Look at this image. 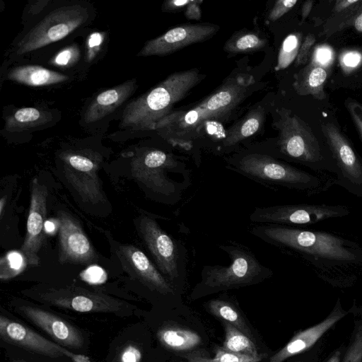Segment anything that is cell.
Here are the masks:
<instances>
[{
	"label": "cell",
	"instance_id": "6da1fadb",
	"mask_svg": "<svg viewBox=\"0 0 362 362\" xmlns=\"http://www.w3.org/2000/svg\"><path fill=\"white\" fill-rule=\"evenodd\" d=\"M255 83L250 74L233 73L194 106L171 111L156 124L153 130L170 144L189 151L203 135L205 124L228 119L252 93Z\"/></svg>",
	"mask_w": 362,
	"mask_h": 362
},
{
	"label": "cell",
	"instance_id": "7a4b0ae2",
	"mask_svg": "<svg viewBox=\"0 0 362 362\" xmlns=\"http://www.w3.org/2000/svg\"><path fill=\"white\" fill-rule=\"evenodd\" d=\"M250 232L273 246L300 255L322 270L362 263V248L334 234L278 224H257Z\"/></svg>",
	"mask_w": 362,
	"mask_h": 362
},
{
	"label": "cell",
	"instance_id": "3957f363",
	"mask_svg": "<svg viewBox=\"0 0 362 362\" xmlns=\"http://www.w3.org/2000/svg\"><path fill=\"white\" fill-rule=\"evenodd\" d=\"M133 177L157 202L175 205L192 184L185 160L171 153L153 148L141 151L131 161Z\"/></svg>",
	"mask_w": 362,
	"mask_h": 362
},
{
	"label": "cell",
	"instance_id": "277c9868",
	"mask_svg": "<svg viewBox=\"0 0 362 362\" xmlns=\"http://www.w3.org/2000/svg\"><path fill=\"white\" fill-rule=\"evenodd\" d=\"M205 77L198 69L175 72L153 88L132 100L124 107L120 126L133 131L153 130L173 105Z\"/></svg>",
	"mask_w": 362,
	"mask_h": 362
},
{
	"label": "cell",
	"instance_id": "5b68a950",
	"mask_svg": "<svg viewBox=\"0 0 362 362\" xmlns=\"http://www.w3.org/2000/svg\"><path fill=\"white\" fill-rule=\"evenodd\" d=\"M218 247L228 255L230 263L228 266H204L200 281L193 291L194 296L257 284L274 274L249 247L241 243L229 240L219 244Z\"/></svg>",
	"mask_w": 362,
	"mask_h": 362
},
{
	"label": "cell",
	"instance_id": "8992f818",
	"mask_svg": "<svg viewBox=\"0 0 362 362\" xmlns=\"http://www.w3.org/2000/svg\"><path fill=\"white\" fill-rule=\"evenodd\" d=\"M277 120L274 123L279 132L276 143L278 159L300 163L317 170H327L339 175V169L332 154H327L308 127L291 110H276Z\"/></svg>",
	"mask_w": 362,
	"mask_h": 362
},
{
	"label": "cell",
	"instance_id": "52a82bcc",
	"mask_svg": "<svg viewBox=\"0 0 362 362\" xmlns=\"http://www.w3.org/2000/svg\"><path fill=\"white\" fill-rule=\"evenodd\" d=\"M226 162L227 168L268 187L306 191L320 185L317 176L261 151L238 153Z\"/></svg>",
	"mask_w": 362,
	"mask_h": 362
},
{
	"label": "cell",
	"instance_id": "ba28073f",
	"mask_svg": "<svg viewBox=\"0 0 362 362\" xmlns=\"http://www.w3.org/2000/svg\"><path fill=\"white\" fill-rule=\"evenodd\" d=\"M135 224L158 269L177 291H180L187 276V250L185 244L168 233L149 215L142 214Z\"/></svg>",
	"mask_w": 362,
	"mask_h": 362
},
{
	"label": "cell",
	"instance_id": "9c48e42d",
	"mask_svg": "<svg viewBox=\"0 0 362 362\" xmlns=\"http://www.w3.org/2000/svg\"><path fill=\"white\" fill-rule=\"evenodd\" d=\"M28 296L42 303L78 312L119 313L131 308L126 302L104 293L75 286H48L31 288Z\"/></svg>",
	"mask_w": 362,
	"mask_h": 362
},
{
	"label": "cell",
	"instance_id": "30bf717a",
	"mask_svg": "<svg viewBox=\"0 0 362 362\" xmlns=\"http://www.w3.org/2000/svg\"><path fill=\"white\" fill-rule=\"evenodd\" d=\"M88 18L87 9L80 5L56 8L21 40L16 52L23 54L59 41L83 25Z\"/></svg>",
	"mask_w": 362,
	"mask_h": 362
},
{
	"label": "cell",
	"instance_id": "8fae6325",
	"mask_svg": "<svg viewBox=\"0 0 362 362\" xmlns=\"http://www.w3.org/2000/svg\"><path fill=\"white\" fill-rule=\"evenodd\" d=\"M349 214V209L342 205L283 204L256 206L249 215V219L256 225L278 224L297 227L316 224Z\"/></svg>",
	"mask_w": 362,
	"mask_h": 362
},
{
	"label": "cell",
	"instance_id": "7c38bea8",
	"mask_svg": "<svg viewBox=\"0 0 362 362\" xmlns=\"http://www.w3.org/2000/svg\"><path fill=\"white\" fill-rule=\"evenodd\" d=\"M64 176L83 202L102 203L105 197L98 176L102 156L88 149L69 150L60 155Z\"/></svg>",
	"mask_w": 362,
	"mask_h": 362
},
{
	"label": "cell",
	"instance_id": "4fadbf2b",
	"mask_svg": "<svg viewBox=\"0 0 362 362\" xmlns=\"http://www.w3.org/2000/svg\"><path fill=\"white\" fill-rule=\"evenodd\" d=\"M322 127L339 169L335 184L362 198V160L334 125L327 123Z\"/></svg>",
	"mask_w": 362,
	"mask_h": 362
},
{
	"label": "cell",
	"instance_id": "5bb4252c",
	"mask_svg": "<svg viewBox=\"0 0 362 362\" xmlns=\"http://www.w3.org/2000/svg\"><path fill=\"white\" fill-rule=\"evenodd\" d=\"M57 220L59 262L78 265L96 263L98 255L78 221L64 211L58 212Z\"/></svg>",
	"mask_w": 362,
	"mask_h": 362
},
{
	"label": "cell",
	"instance_id": "9a60e30c",
	"mask_svg": "<svg viewBox=\"0 0 362 362\" xmlns=\"http://www.w3.org/2000/svg\"><path fill=\"white\" fill-rule=\"evenodd\" d=\"M48 191L45 185L33 178L27 219L26 233L21 252L32 267L40 264L39 252L45 239V223Z\"/></svg>",
	"mask_w": 362,
	"mask_h": 362
},
{
	"label": "cell",
	"instance_id": "2e32d148",
	"mask_svg": "<svg viewBox=\"0 0 362 362\" xmlns=\"http://www.w3.org/2000/svg\"><path fill=\"white\" fill-rule=\"evenodd\" d=\"M123 269L148 290L163 296H173L177 291L154 263L137 247L119 243L115 249Z\"/></svg>",
	"mask_w": 362,
	"mask_h": 362
},
{
	"label": "cell",
	"instance_id": "e0dca14e",
	"mask_svg": "<svg viewBox=\"0 0 362 362\" xmlns=\"http://www.w3.org/2000/svg\"><path fill=\"white\" fill-rule=\"evenodd\" d=\"M219 26L211 24H186L174 27L163 35L147 41L137 56L166 55L211 37Z\"/></svg>",
	"mask_w": 362,
	"mask_h": 362
},
{
	"label": "cell",
	"instance_id": "ac0fdd59",
	"mask_svg": "<svg viewBox=\"0 0 362 362\" xmlns=\"http://www.w3.org/2000/svg\"><path fill=\"white\" fill-rule=\"evenodd\" d=\"M0 336L9 344L39 354L54 358L66 356L74 362H90L87 356L71 353L23 325L3 315L0 316Z\"/></svg>",
	"mask_w": 362,
	"mask_h": 362
},
{
	"label": "cell",
	"instance_id": "d6986e66",
	"mask_svg": "<svg viewBox=\"0 0 362 362\" xmlns=\"http://www.w3.org/2000/svg\"><path fill=\"white\" fill-rule=\"evenodd\" d=\"M16 310L60 344L73 348L83 346V338L79 331L59 317L28 305H18Z\"/></svg>",
	"mask_w": 362,
	"mask_h": 362
},
{
	"label": "cell",
	"instance_id": "ffe728a7",
	"mask_svg": "<svg viewBox=\"0 0 362 362\" xmlns=\"http://www.w3.org/2000/svg\"><path fill=\"white\" fill-rule=\"evenodd\" d=\"M339 300L330 314L318 324L296 333L268 362H284L313 346L324 334L346 315Z\"/></svg>",
	"mask_w": 362,
	"mask_h": 362
},
{
	"label": "cell",
	"instance_id": "44dd1931",
	"mask_svg": "<svg viewBox=\"0 0 362 362\" xmlns=\"http://www.w3.org/2000/svg\"><path fill=\"white\" fill-rule=\"evenodd\" d=\"M135 78L100 93L88 105L84 122L93 123L100 120L119 107L136 88Z\"/></svg>",
	"mask_w": 362,
	"mask_h": 362
},
{
	"label": "cell",
	"instance_id": "7402d4cb",
	"mask_svg": "<svg viewBox=\"0 0 362 362\" xmlns=\"http://www.w3.org/2000/svg\"><path fill=\"white\" fill-rule=\"evenodd\" d=\"M265 119L264 108L261 105L250 110L243 118L231 126L222 140V148H230L254 135L262 127Z\"/></svg>",
	"mask_w": 362,
	"mask_h": 362
},
{
	"label": "cell",
	"instance_id": "603a6c76",
	"mask_svg": "<svg viewBox=\"0 0 362 362\" xmlns=\"http://www.w3.org/2000/svg\"><path fill=\"white\" fill-rule=\"evenodd\" d=\"M8 78L29 86H43L64 82L69 77L41 66L24 65L11 69Z\"/></svg>",
	"mask_w": 362,
	"mask_h": 362
},
{
	"label": "cell",
	"instance_id": "cb8c5ba5",
	"mask_svg": "<svg viewBox=\"0 0 362 362\" xmlns=\"http://www.w3.org/2000/svg\"><path fill=\"white\" fill-rule=\"evenodd\" d=\"M51 120L52 115L48 112L35 107H23L6 117L4 128L8 132H20Z\"/></svg>",
	"mask_w": 362,
	"mask_h": 362
},
{
	"label": "cell",
	"instance_id": "d4e9b609",
	"mask_svg": "<svg viewBox=\"0 0 362 362\" xmlns=\"http://www.w3.org/2000/svg\"><path fill=\"white\" fill-rule=\"evenodd\" d=\"M158 337L164 346L179 351L192 349L202 342L201 337L196 332L179 327L162 329Z\"/></svg>",
	"mask_w": 362,
	"mask_h": 362
},
{
	"label": "cell",
	"instance_id": "484cf974",
	"mask_svg": "<svg viewBox=\"0 0 362 362\" xmlns=\"http://www.w3.org/2000/svg\"><path fill=\"white\" fill-rule=\"evenodd\" d=\"M207 308L211 313L228 322L254 341L250 327L231 302L223 298H214L207 303Z\"/></svg>",
	"mask_w": 362,
	"mask_h": 362
},
{
	"label": "cell",
	"instance_id": "4316f807",
	"mask_svg": "<svg viewBox=\"0 0 362 362\" xmlns=\"http://www.w3.org/2000/svg\"><path fill=\"white\" fill-rule=\"evenodd\" d=\"M225 328V341L222 349L236 354L257 356V351L254 341L248 336L238 330L237 328L223 322Z\"/></svg>",
	"mask_w": 362,
	"mask_h": 362
},
{
	"label": "cell",
	"instance_id": "83f0119b",
	"mask_svg": "<svg viewBox=\"0 0 362 362\" xmlns=\"http://www.w3.org/2000/svg\"><path fill=\"white\" fill-rule=\"evenodd\" d=\"M267 42L266 38L256 33L239 31L226 41L224 50L232 54L255 52L263 49Z\"/></svg>",
	"mask_w": 362,
	"mask_h": 362
},
{
	"label": "cell",
	"instance_id": "f1b7e54d",
	"mask_svg": "<svg viewBox=\"0 0 362 362\" xmlns=\"http://www.w3.org/2000/svg\"><path fill=\"white\" fill-rule=\"evenodd\" d=\"M28 262L21 252L10 251L0 260V278L9 280L20 274L26 267Z\"/></svg>",
	"mask_w": 362,
	"mask_h": 362
},
{
	"label": "cell",
	"instance_id": "f546056e",
	"mask_svg": "<svg viewBox=\"0 0 362 362\" xmlns=\"http://www.w3.org/2000/svg\"><path fill=\"white\" fill-rule=\"evenodd\" d=\"M300 42L298 34H290L284 39L279 49L275 71L284 69L293 62L297 57Z\"/></svg>",
	"mask_w": 362,
	"mask_h": 362
},
{
	"label": "cell",
	"instance_id": "4dcf8cb0",
	"mask_svg": "<svg viewBox=\"0 0 362 362\" xmlns=\"http://www.w3.org/2000/svg\"><path fill=\"white\" fill-rule=\"evenodd\" d=\"M264 356L259 354L257 356L240 355L227 351L222 348L218 349L212 358L205 357L197 354L188 356V362H260Z\"/></svg>",
	"mask_w": 362,
	"mask_h": 362
},
{
	"label": "cell",
	"instance_id": "1f68e13d",
	"mask_svg": "<svg viewBox=\"0 0 362 362\" xmlns=\"http://www.w3.org/2000/svg\"><path fill=\"white\" fill-rule=\"evenodd\" d=\"M326 78V71L320 66H316L309 72L305 78L296 80L293 86L299 94H314V91L322 88Z\"/></svg>",
	"mask_w": 362,
	"mask_h": 362
},
{
	"label": "cell",
	"instance_id": "d6a6232c",
	"mask_svg": "<svg viewBox=\"0 0 362 362\" xmlns=\"http://www.w3.org/2000/svg\"><path fill=\"white\" fill-rule=\"evenodd\" d=\"M342 362H362V323L356 328Z\"/></svg>",
	"mask_w": 362,
	"mask_h": 362
},
{
	"label": "cell",
	"instance_id": "836d02e7",
	"mask_svg": "<svg viewBox=\"0 0 362 362\" xmlns=\"http://www.w3.org/2000/svg\"><path fill=\"white\" fill-rule=\"evenodd\" d=\"M80 56V50L76 45H71L61 50L53 59L57 66H66L76 62Z\"/></svg>",
	"mask_w": 362,
	"mask_h": 362
},
{
	"label": "cell",
	"instance_id": "e575fe53",
	"mask_svg": "<svg viewBox=\"0 0 362 362\" xmlns=\"http://www.w3.org/2000/svg\"><path fill=\"white\" fill-rule=\"evenodd\" d=\"M296 3L297 0L276 1L269 11L267 20L270 22L276 21L291 9Z\"/></svg>",
	"mask_w": 362,
	"mask_h": 362
},
{
	"label": "cell",
	"instance_id": "d590c367",
	"mask_svg": "<svg viewBox=\"0 0 362 362\" xmlns=\"http://www.w3.org/2000/svg\"><path fill=\"white\" fill-rule=\"evenodd\" d=\"M315 39V37L313 35H308L302 45H300L296 59V65H300L305 63L307 61L308 55L309 53V51L313 46Z\"/></svg>",
	"mask_w": 362,
	"mask_h": 362
},
{
	"label": "cell",
	"instance_id": "8d00e7d4",
	"mask_svg": "<svg viewBox=\"0 0 362 362\" xmlns=\"http://www.w3.org/2000/svg\"><path fill=\"white\" fill-rule=\"evenodd\" d=\"M103 39V34L101 33H93L89 36L88 40V58L89 60H91L96 54Z\"/></svg>",
	"mask_w": 362,
	"mask_h": 362
},
{
	"label": "cell",
	"instance_id": "74e56055",
	"mask_svg": "<svg viewBox=\"0 0 362 362\" xmlns=\"http://www.w3.org/2000/svg\"><path fill=\"white\" fill-rule=\"evenodd\" d=\"M202 0H192L185 10V16L188 20L199 21L202 17L200 4Z\"/></svg>",
	"mask_w": 362,
	"mask_h": 362
},
{
	"label": "cell",
	"instance_id": "f35d334b",
	"mask_svg": "<svg viewBox=\"0 0 362 362\" xmlns=\"http://www.w3.org/2000/svg\"><path fill=\"white\" fill-rule=\"evenodd\" d=\"M192 0H169L164 2L162 10L166 12H175L182 10L192 2Z\"/></svg>",
	"mask_w": 362,
	"mask_h": 362
},
{
	"label": "cell",
	"instance_id": "ab89813d",
	"mask_svg": "<svg viewBox=\"0 0 362 362\" xmlns=\"http://www.w3.org/2000/svg\"><path fill=\"white\" fill-rule=\"evenodd\" d=\"M141 357V352L137 348L129 346L123 351L121 360L122 362H139Z\"/></svg>",
	"mask_w": 362,
	"mask_h": 362
},
{
	"label": "cell",
	"instance_id": "60d3db41",
	"mask_svg": "<svg viewBox=\"0 0 362 362\" xmlns=\"http://www.w3.org/2000/svg\"><path fill=\"white\" fill-rule=\"evenodd\" d=\"M361 56L356 52H350L346 54L344 62L349 66H356L360 62Z\"/></svg>",
	"mask_w": 362,
	"mask_h": 362
},
{
	"label": "cell",
	"instance_id": "b9f144b4",
	"mask_svg": "<svg viewBox=\"0 0 362 362\" xmlns=\"http://www.w3.org/2000/svg\"><path fill=\"white\" fill-rule=\"evenodd\" d=\"M316 58L321 63H326L331 58V52L327 48H320L317 52Z\"/></svg>",
	"mask_w": 362,
	"mask_h": 362
},
{
	"label": "cell",
	"instance_id": "7bdbcfd3",
	"mask_svg": "<svg viewBox=\"0 0 362 362\" xmlns=\"http://www.w3.org/2000/svg\"><path fill=\"white\" fill-rule=\"evenodd\" d=\"M86 278L91 283H99L102 281V279L103 277L102 274V272H89L88 274H86Z\"/></svg>",
	"mask_w": 362,
	"mask_h": 362
},
{
	"label": "cell",
	"instance_id": "ee69618b",
	"mask_svg": "<svg viewBox=\"0 0 362 362\" xmlns=\"http://www.w3.org/2000/svg\"><path fill=\"white\" fill-rule=\"evenodd\" d=\"M358 2L357 0H344V1H338L337 2L335 9L337 11H340L350 6L351 5Z\"/></svg>",
	"mask_w": 362,
	"mask_h": 362
},
{
	"label": "cell",
	"instance_id": "f6af8a7d",
	"mask_svg": "<svg viewBox=\"0 0 362 362\" xmlns=\"http://www.w3.org/2000/svg\"><path fill=\"white\" fill-rule=\"evenodd\" d=\"M48 3L47 1H37L36 5H33L30 8V12L35 14L38 12H40L43 9L46 4Z\"/></svg>",
	"mask_w": 362,
	"mask_h": 362
},
{
	"label": "cell",
	"instance_id": "bcb514c9",
	"mask_svg": "<svg viewBox=\"0 0 362 362\" xmlns=\"http://www.w3.org/2000/svg\"><path fill=\"white\" fill-rule=\"evenodd\" d=\"M312 4H313V1H305L303 4V8H302L303 20H304L309 14L310 10H311V8H312Z\"/></svg>",
	"mask_w": 362,
	"mask_h": 362
},
{
	"label": "cell",
	"instance_id": "7dc6e473",
	"mask_svg": "<svg viewBox=\"0 0 362 362\" xmlns=\"http://www.w3.org/2000/svg\"><path fill=\"white\" fill-rule=\"evenodd\" d=\"M341 351L337 350L329 357L327 362H340L341 361Z\"/></svg>",
	"mask_w": 362,
	"mask_h": 362
},
{
	"label": "cell",
	"instance_id": "c3c4849f",
	"mask_svg": "<svg viewBox=\"0 0 362 362\" xmlns=\"http://www.w3.org/2000/svg\"><path fill=\"white\" fill-rule=\"evenodd\" d=\"M354 26L358 31L362 32V13L356 18Z\"/></svg>",
	"mask_w": 362,
	"mask_h": 362
},
{
	"label": "cell",
	"instance_id": "681fc988",
	"mask_svg": "<svg viewBox=\"0 0 362 362\" xmlns=\"http://www.w3.org/2000/svg\"><path fill=\"white\" fill-rule=\"evenodd\" d=\"M6 204V197H3L1 198V201H0V214H1V217L2 216V214H3V212H4V205Z\"/></svg>",
	"mask_w": 362,
	"mask_h": 362
},
{
	"label": "cell",
	"instance_id": "f907efd6",
	"mask_svg": "<svg viewBox=\"0 0 362 362\" xmlns=\"http://www.w3.org/2000/svg\"><path fill=\"white\" fill-rule=\"evenodd\" d=\"M16 362H23V361H16Z\"/></svg>",
	"mask_w": 362,
	"mask_h": 362
}]
</instances>
